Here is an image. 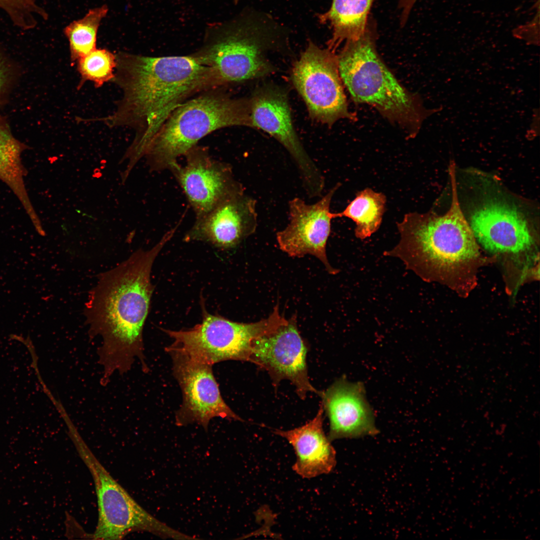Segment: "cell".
<instances>
[{
  "label": "cell",
  "instance_id": "obj_1",
  "mask_svg": "<svg viewBox=\"0 0 540 540\" xmlns=\"http://www.w3.org/2000/svg\"><path fill=\"white\" fill-rule=\"evenodd\" d=\"M113 79L122 92L114 112L97 118L110 127L136 132L124 154L135 164L175 108L209 90L221 87L212 70L191 55L148 56L120 52Z\"/></svg>",
  "mask_w": 540,
  "mask_h": 540
},
{
  "label": "cell",
  "instance_id": "obj_2",
  "mask_svg": "<svg viewBox=\"0 0 540 540\" xmlns=\"http://www.w3.org/2000/svg\"><path fill=\"white\" fill-rule=\"evenodd\" d=\"M166 232L152 248L140 249L116 267L98 276L90 292L84 314L91 338L100 336V384H108L115 372L123 375L139 360L148 372L142 332L153 292L150 273L160 251L175 234Z\"/></svg>",
  "mask_w": 540,
  "mask_h": 540
},
{
  "label": "cell",
  "instance_id": "obj_3",
  "mask_svg": "<svg viewBox=\"0 0 540 540\" xmlns=\"http://www.w3.org/2000/svg\"><path fill=\"white\" fill-rule=\"evenodd\" d=\"M452 161L449 173L452 200L443 215L433 212H409L398 223V244L384 254L397 258L406 268L424 280L436 278L450 267L476 258L478 248L470 224L458 202L455 174Z\"/></svg>",
  "mask_w": 540,
  "mask_h": 540
},
{
  "label": "cell",
  "instance_id": "obj_4",
  "mask_svg": "<svg viewBox=\"0 0 540 540\" xmlns=\"http://www.w3.org/2000/svg\"><path fill=\"white\" fill-rule=\"evenodd\" d=\"M337 58L340 78L353 100L371 105L410 136H415L424 120L440 110L426 109L418 96L400 83L378 55L368 28L359 39L346 42Z\"/></svg>",
  "mask_w": 540,
  "mask_h": 540
},
{
  "label": "cell",
  "instance_id": "obj_5",
  "mask_svg": "<svg viewBox=\"0 0 540 540\" xmlns=\"http://www.w3.org/2000/svg\"><path fill=\"white\" fill-rule=\"evenodd\" d=\"M218 87L194 96L172 112L148 146L152 170H170L209 134L234 126L252 128L250 98L230 96Z\"/></svg>",
  "mask_w": 540,
  "mask_h": 540
},
{
  "label": "cell",
  "instance_id": "obj_6",
  "mask_svg": "<svg viewBox=\"0 0 540 540\" xmlns=\"http://www.w3.org/2000/svg\"><path fill=\"white\" fill-rule=\"evenodd\" d=\"M288 321L280 314L278 304L266 318L247 324L210 314L203 308L202 322L192 328L162 329L173 340L166 350L180 352L211 366L228 360L250 362L253 341L273 332Z\"/></svg>",
  "mask_w": 540,
  "mask_h": 540
},
{
  "label": "cell",
  "instance_id": "obj_7",
  "mask_svg": "<svg viewBox=\"0 0 540 540\" xmlns=\"http://www.w3.org/2000/svg\"><path fill=\"white\" fill-rule=\"evenodd\" d=\"M68 434L94 482L98 517L92 538H123L134 531L180 538L182 534L166 526L141 507L95 457L72 422L66 424Z\"/></svg>",
  "mask_w": 540,
  "mask_h": 540
},
{
  "label": "cell",
  "instance_id": "obj_8",
  "mask_svg": "<svg viewBox=\"0 0 540 540\" xmlns=\"http://www.w3.org/2000/svg\"><path fill=\"white\" fill-rule=\"evenodd\" d=\"M268 34L256 24H242L224 32L190 54L210 68L222 86L266 76L275 70L265 52Z\"/></svg>",
  "mask_w": 540,
  "mask_h": 540
},
{
  "label": "cell",
  "instance_id": "obj_9",
  "mask_svg": "<svg viewBox=\"0 0 540 540\" xmlns=\"http://www.w3.org/2000/svg\"><path fill=\"white\" fill-rule=\"evenodd\" d=\"M292 79L313 120L331 126L341 119L356 120L348 108L337 55L328 48L309 41L293 66Z\"/></svg>",
  "mask_w": 540,
  "mask_h": 540
},
{
  "label": "cell",
  "instance_id": "obj_10",
  "mask_svg": "<svg viewBox=\"0 0 540 540\" xmlns=\"http://www.w3.org/2000/svg\"><path fill=\"white\" fill-rule=\"evenodd\" d=\"M250 101L252 128L267 132L286 150L296 164L308 196H320L324 178L294 130L286 92L276 86L265 84L255 90Z\"/></svg>",
  "mask_w": 540,
  "mask_h": 540
},
{
  "label": "cell",
  "instance_id": "obj_11",
  "mask_svg": "<svg viewBox=\"0 0 540 540\" xmlns=\"http://www.w3.org/2000/svg\"><path fill=\"white\" fill-rule=\"evenodd\" d=\"M173 374L182 390V402L176 415V424L196 423L206 430L216 417L242 421L225 402L214 376L212 366L180 352L170 350Z\"/></svg>",
  "mask_w": 540,
  "mask_h": 540
},
{
  "label": "cell",
  "instance_id": "obj_12",
  "mask_svg": "<svg viewBox=\"0 0 540 540\" xmlns=\"http://www.w3.org/2000/svg\"><path fill=\"white\" fill-rule=\"evenodd\" d=\"M307 348L300 335L296 316L272 333L256 338L252 342L250 362L268 372L276 386L288 380L304 400L308 392L320 396L322 392L311 384L306 363Z\"/></svg>",
  "mask_w": 540,
  "mask_h": 540
},
{
  "label": "cell",
  "instance_id": "obj_13",
  "mask_svg": "<svg viewBox=\"0 0 540 540\" xmlns=\"http://www.w3.org/2000/svg\"><path fill=\"white\" fill-rule=\"evenodd\" d=\"M184 156V166L177 162L169 170L182 188L196 218L244 190L230 166L214 159L207 148L196 144Z\"/></svg>",
  "mask_w": 540,
  "mask_h": 540
},
{
  "label": "cell",
  "instance_id": "obj_14",
  "mask_svg": "<svg viewBox=\"0 0 540 540\" xmlns=\"http://www.w3.org/2000/svg\"><path fill=\"white\" fill-rule=\"evenodd\" d=\"M340 186L336 184L316 202L310 204L299 198L289 201V222L276 233L279 248L288 256L302 257L309 254L318 258L330 274L339 270L332 267L326 254V244L334 213L330 211L332 198Z\"/></svg>",
  "mask_w": 540,
  "mask_h": 540
},
{
  "label": "cell",
  "instance_id": "obj_15",
  "mask_svg": "<svg viewBox=\"0 0 540 540\" xmlns=\"http://www.w3.org/2000/svg\"><path fill=\"white\" fill-rule=\"evenodd\" d=\"M256 200L242 190L196 218L184 240L209 242L230 248L237 246L256 228Z\"/></svg>",
  "mask_w": 540,
  "mask_h": 540
},
{
  "label": "cell",
  "instance_id": "obj_16",
  "mask_svg": "<svg viewBox=\"0 0 540 540\" xmlns=\"http://www.w3.org/2000/svg\"><path fill=\"white\" fill-rule=\"evenodd\" d=\"M330 424L328 438L374 436L378 433L373 412L367 402L364 384L344 377L336 380L320 396Z\"/></svg>",
  "mask_w": 540,
  "mask_h": 540
},
{
  "label": "cell",
  "instance_id": "obj_17",
  "mask_svg": "<svg viewBox=\"0 0 540 540\" xmlns=\"http://www.w3.org/2000/svg\"><path fill=\"white\" fill-rule=\"evenodd\" d=\"M470 226L476 240L492 253L517 254L534 244L524 217L516 208L502 202H488L476 209Z\"/></svg>",
  "mask_w": 540,
  "mask_h": 540
},
{
  "label": "cell",
  "instance_id": "obj_18",
  "mask_svg": "<svg viewBox=\"0 0 540 540\" xmlns=\"http://www.w3.org/2000/svg\"><path fill=\"white\" fill-rule=\"evenodd\" d=\"M322 403L316 416L300 427L273 432L286 439L296 456L292 470L303 478H310L331 472L336 464V451L323 430Z\"/></svg>",
  "mask_w": 540,
  "mask_h": 540
},
{
  "label": "cell",
  "instance_id": "obj_19",
  "mask_svg": "<svg viewBox=\"0 0 540 540\" xmlns=\"http://www.w3.org/2000/svg\"><path fill=\"white\" fill-rule=\"evenodd\" d=\"M374 0H332L329 10L318 16L320 22H328L332 36L328 48L335 53L342 42L356 40L366 30L368 14Z\"/></svg>",
  "mask_w": 540,
  "mask_h": 540
},
{
  "label": "cell",
  "instance_id": "obj_20",
  "mask_svg": "<svg viewBox=\"0 0 540 540\" xmlns=\"http://www.w3.org/2000/svg\"><path fill=\"white\" fill-rule=\"evenodd\" d=\"M25 146L12 134L6 123L0 116V180L5 183L18 198L30 218L36 214L30 201L24 184L27 171L22 161Z\"/></svg>",
  "mask_w": 540,
  "mask_h": 540
},
{
  "label": "cell",
  "instance_id": "obj_21",
  "mask_svg": "<svg viewBox=\"0 0 540 540\" xmlns=\"http://www.w3.org/2000/svg\"><path fill=\"white\" fill-rule=\"evenodd\" d=\"M386 203V197L382 193L366 188L358 192L342 212L334 213L335 218L344 216L352 220L356 224V236L363 240L380 228Z\"/></svg>",
  "mask_w": 540,
  "mask_h": 540
},
{
  "label": "cell",
  "instance_id": "obj_22",
  "mask_svg": "<svg viewBox=\"0 0 540 540\" xmlns=\"http://www.w3.org/2000/svg\"><path fill=\"white\" fill-rule=\"evenodd\" d=\"M108 11L106 5L91 9L82 18L72 22L65 28L64 34L69 42L72 62L96 48L98 28Z\"/></svg>",
  "mask_w": 540,
  "mask_h": 540
},
{
  "label": "cell",
  "instance_id": "obj_23",
  "mask_svg": "<svg viewBox=\"0 0 540 540\" xmlns=\"http://www.w3.org/2000/svg\"><path fill=\"white\" fill-rule=\"evenodd\" d=\"M78 60V70L84 80L91 81L100 87L113 80L116 57L108 50L96 48Z\"/></svg>",
  "mask_w": 540,
  "mask_h": 540
},
{
  "label": "cell",
  "instance_id": "obj_24",
  "mask_svg": "<svg viewBox=\"0 0 540 540\" xmlns=\"http://www.w3.org/2000/svg\"><path fill=\"white\" fill-rule=\"evenodd\" d=\"M10 78V68L7 60L0 52V102L8 88Z\"/></svg>",
  "mask_w": 540,
  "mask_h": 540
},
{
  "label": "cell",
  "instance_id": "obj_25",
  "mask_svg": "<svg viewBox=\"0 0 540 540\" xmlns=\"http://www.w3.org/2000/svg\"><path fill=\"white\" fill-rule=\"evenodd\" d=\"M417 0H400L399 7L402 12L408 14Z\"/></svg>",
  "mask_w": 540,
  "mask_h": 540
}]
</instances>
